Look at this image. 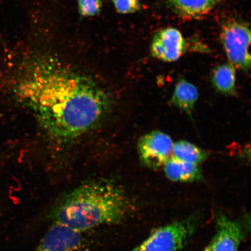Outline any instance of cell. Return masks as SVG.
I'll list each match as a JSON object with an SVG mask.
<instances>
[{"instance_id": "6da1fadb", "label": "cell", "mask_w": 251, "mask_h": 251, "mask_svg": "<svg viewBox=\"0 0 251 251\" xmlns=\"http://www.w3.org/2000/svg\"><path fill=\"white\" fill-rule=\"evenodd\" d=\"M14 93L47 139L59 147L70 145L95 129L113 104L111 94L94 78L47 57L23 66Z\"/></svg>"}, {"instance_id": "7a4b0ae2", "label": "cell", "mask_w": 251, "mask_h": 251, "mask_svg": "<svg viewBox=\"0 0 251 251\" xmlns=\"http://www.w3.org/2000/svg\"><path fill=\"white\" fill-rule=\"evenodd\" d=\"M131 205L123 188L109 178L83 182L56 201L50 215L53 224L79 232L101 225L121 224Z\"/></svg>"}, {"instance_id": "3957f363", "label": "cell", "mask_w": 251, "mask_h": 251, "mask_svg": "<svg viewBox=\"0 0 251 251\" xmlns=\"http://www.w3.org/2000/svg\"><path fill=\"white\" fill-rule=\"evenodd\" d=\"M199 224L196 216L153 229L149 236L130 251H180L192 237Z\"/></svg>"}, {"instance_id": "277c9868", "label": "cell", "mask_w": 251, "mask_h": 251, "mask_svg": "<svg viewBox=\"0 0 251 251\" xmlns=\"http://www.w3.org/2000/svg\"><path fill=\"white\" fill-rule=\"evenodd\" d=\"M251 30L242 22L230 21L222 27L221 40L231 64L244 71H249L251 65Z\"/></svg>"}, {"instance_id": "5b68a950", "label": "cell", "mask_w": 251, "mask_h": 251, "mask_svg": "<svg viewBox=\"0 0 251 251\" xmlns=\"http://www.w3.org/2000/svg\"><path fill=\"white\" fill-rule=\"evenodd\" d=\"M173 145L171 138L162 131H153L144 135L137 143L141 162L150 169L162 167L172 156Z\"/></svg>"}, {"instance_id": "8992f818", "label": "cell", "mask_w": 251, "mask_h": 251, "mask_svg": "<svg viewBox=\"0 0 251 251\" xmlns=\"http://www.w3.org/2000/svg\"><path fill=\"white\" fill-rule=\"evenodd\" d=\"M216 232L204 251H238L244 237L242 226L225 213L215 214Z\"/></svg>"}, {"instance_id": "52a82bcc", "label": "cell", "mask_w": 251, "mask_h": 251, "mask_svg": "<svg viewBox=\"0 0 251 251\" xmlns=\"http://www.w3.org/2000/svg\"><path fill=\"white\" fill-rule=\"evenodd\" d=\"M183 34L175 27H166L155 34L151 45V52L159 60L172 62L178 60L186 50Z\"/></svg>"}, {"instance_id": "ba28073f", "label": "cell", "mask_w": 251, "mask_h": 251, "mask_svg": "<svg viewBox=\"0 0 251 251\" xmlns=\"http://www.w3.org/2000/svg\"><path fill=\"white\" fill-rule=\"evenodd\" d=\"M81 232L54 224L41 240L36 251H81Z\"/></svg>"}, {"instance_id": "9c48e42d", "label": "cell", "mask_w": 251, "mask_h": 251, "mask_svg": "<svg viewBox=\"0 0 251 251\" xmlns=\"http://www.w3.org/2000/svg\"><path fill=\"white\" fill-rule=\"evenodd\" d=\"M173 11L182 18H199L208 15L218 4V0H165Z\"/></svg>"}, {"instance_id": "30bf717a", "label": "cell", "mask_w": 251, "mask_h": 251, "mask_svg": "<svg viewBox=\"0 0 251 251\" xmlns=\"http://www.w3.org/2000/svg\"><path fill=\"white\" fill-rule=\"evenodd\" d=\"M165 174L169 180L177 182L200 181L203 176L196 165L180 161L171 156L164 165Z\"/></svg>"}, {"instance_id": "8fae6325", "label": "cell", "mask_w": 251, "mask_h": 251, "mask_svg": "<svg viewBox=\"0 0 251 251\" xmlns=\"http://www.w3.org/2000/svg\"><path fill=\"white\" fill-rule=\"evenodd\" d=\"M199 98V92L195 86L185 79H180L176 84L170 102L181 111L190 115Z\"/></svg>"}, {"instance_id": "7c38bea8", "label": "cell", "mask_w": 251, "mask_h": 251, "mask_svg": "<svg viewBox=\"0 0 251 251\" xmlns=\"http://www.w3.org/2000/svg\"><path fill=\"white\" fill-rule=\"evenodd\" d=\"M212 80L215 89L220 93L227 96L236 95L235 70L230 63L217 66L213 71Z\"/></svg>"}, {"instance_id": "4fadbf2b", "label": "cell", "mask_w": 251, "mask_h": 251, "mask_svg": "<svg viewBox=\"0 0 251 251\" xmlns=\"http://www.w3.org/2000/svg\"><path fill=\"white\" fill-rule=\"evenodd\" d=\"M174 158L190 164L199 165L207 158L205 151L186 141L174 143L172 156Z\"/></svg>"}, {"instance_id": "5bb4252c", "label": "cell", "mask_w": 251, "mask_h": 251, "mask_svg": "<svg viewBox=\"0 0 251 251\" xmlns=\"http://www.w3.org/2000/svg\"><path fill=\"white\" fill-rule=\"evenodd\" d=\"M78 11L84 17H94L102 8L101 0H77Z\"/></svg>"}, {"instance_id": "9a60e30c", "label": "cell", "mask_w": 251, "mask_h": 251, "mask_svg": "<svg viewBox=\"0 0 251 251\" xmlns=\"http://www.w3.org/2000/svg\"><path fill=\"white\" fill-rule=\"evenodd\" d=\"M114 7L119 13L133 14L140 10V0H112Z\"/></svg>"}]
</instances>
